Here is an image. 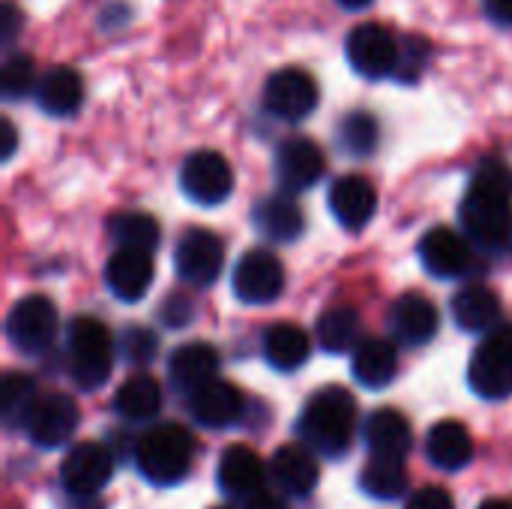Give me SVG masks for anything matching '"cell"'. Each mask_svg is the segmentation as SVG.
<instances>
[{
	"label": "cell",
	"mask_w": 512,
	"mask_h": 509,
	"mask_svg": "<svg viewBox=\"0 0 512 509\" xmlns=\"http://www.w3.org/2000/svg\"><path fill=\"white\" fill-rule=\"evenodd\" d=\"M285 288V267L267 249L246 252L234 267V294L249 306L273 303Z\"/></svg>",
	"instance_id": "13"
},
{
	"label": "cell",
	"mask_w": 512,
	"mask_h": 509,
	"mask_svg": "<svg viewBox=\"0 0 512 509\" xmlns=\"http://www.w3.org/2000/svg\"><path fill=\"white\" fill-rule=\"evenodd\" d=\"M219 509H225V507H219Z\"/></svg>",
	"instance_id": "46"
},
{
	"label": "cell",
	"mask_w": 512,
	"mask_h": 509,
	"mask_svg": "<svg viewBox=\"0 0 512 509\" xmlns=\"http://www.w3.org/2000/svg\"><path fill=\"white\" fill-rule=\"evenodd\" d=\"M156 348H159L156 336H153L150 330H144V327H129V330L120 336V351H123V357H126L132 366L150 363V360L156 357Z\"/></svg>",
	"instance_id": "37"
},
{
	"label": "cell",
	"mask_w": 512,
	"mask_h": 509,
	"mask_svg": "<svg viewBox=\"0 0 512 509\" xmlns=\"http://www.w3.org/2000/svg\"><path fill=\"white\" fill-rule=\"evenodd\" d=\"M267 471L264 462L255 450L243 447V444H231L222 459H219V489L228 498L237 501H249L252 495H258L264 489Z\"/></svg>",
	"instance_id": "19"
},
{
	"label": "cell",
	"mask_w": 512,
	"mask_h": 509,
	"mask_svg": "<svg viewBox=\"0 0 512 509\" xmlns=\"http://www.w3.org/2000/svg\"><path fill=\"white\" fill-rule=\"evenodd\" d=\"M339 3H342L345 9H366L372 0H339Z\"/></svg>",
	"instance_id": "44"
},
{
	"label": "cell",
	"mask_w": 512,
	"mask_h": 509,
	"mask_svg": "<svg viewBox=\"0 0 512 509\" xmlns=\"http://www.w3.org/2000/svg\"><path fill=\"white\" fill-rule=\"evenodd\" d=\"M339 147L348 153V156H369L375 153L378 147V138H381V129H378V120L366 111H354L348 114L342 123H339Z\"/></svg>",
	"instance_id": "35"
},
{
	"label": "cell",
	"mask_w": 512,
	"mask_h": 509,
	"mask_svg": "<svg viewBox=\"0 0 512 509\" xmlns=\"http://www.w3.org/2000/svg\"><path fill=\"white\" fill-rule=\"evenodd\" d=\"M192 435L177 423L153 426L135 447V462L153 486H177L192 468Z\"/></svg>",
	"instance_id": "4"
},
{
	"label": "cell",
	"mask_w": 512,
	"mask_h": 509,
	"mask_svg": "<svg viewBox=\"0 0 512 509\" xmlns=\"http://www.w3.org/2000/svg\"><path fill=\"white\" fill-rule=\"evenodd\" d=\"M36 87V66L33 57H27L24 51H9L3 69H0V90L3 99H24L30 90Z\"/></svg>",
	"instance_id": "36"
},
{
	"label": "cell",
	"mask_w": 512,
	"mask_h": 509,
	"mask_svg": "<svg viewBox=\"0 0 512 509\" xmlns=\"http://www.w3.org/2000/svg\"><path fill=\"white\" fill-rule=\"evenodd\" d=\"M375 210H378V192L366 177L345 174L330 186V213L348 231L366 228L369 219L375 216Z\"/></svg>",
	"instance_id": "16"
},
{
	"label": "cell",
	"mask_w": 512,
	"mask_h": 509,
	"mask_svg": "<svg viewBox=\"0 0 512 509\" xmlns=\"http://www.w3.org/2000/svg\"><path fill=\"white\" fill-rule=\"evenodd\" d=\"M429 462L441 471H462L474 459V438L471 432L456 420H441L432 426L426 438Z\"/></svg>",
	"instance_id": "27"
},
{
	"label": "cell",
	"mask_w": 512,
	"mask_h": 509,
	"mask_svg": "<svg viewBox=\"0 0 512 509\" xmlns=\"http://www.w3.org/2000/svg\"><path fill=\"white\" fill-rule=\"evenodd\" d=\"M360 489L372 501H396L408 492V471L399 459L372 456L360 474Z\"/></svg>",
	"instance_id": "31"
},
{
	"label": "cell",
	"mask_w": 512,
	"mask_h": 509,
	"mask_svg": "<svg viewBox=\"0 0 512 509\" xmlns=\"http://www.w3.org/2000/svg\"><path fill=\"white\" fill-rule=\"evenodd\" d=\"M363 438H366L369 453L381 456V459L405 462L411 447H414L411 423L399 411H393V408H381V411L369 414V420L363 426Z\"/></svg>",
	"instance_id": "22"
},
{
	"label": "cell",
	"mask_w": 512,
	"mask_h": 509,
	"mask_svg": "<svg viewBox=\"0 0 512 509\" xmlns=\"http://www.w3.org/2000/svg\"><path fill=\"white\" fill-rule=\"evenodd\" d=\"M111 477H114V456L108 447H102L96 441L75 444L60 465L63 492L78 501L96 498L108 486Z\"/></svg>",
	"instance_id": "6"
},
{
	"label": "cell",
	"mask_w": 512,
	"mask_h": 509,
	"mask_svg": "<svg viewBox=\"0 0 512 509\" xmlns=\"http://www.w3.org/2000/svg\"><path fill=\"white\" fill-rule=\"evenodd\" d=\"M312 354V339L297 324H273L264 333V357L279 372H297Z\"/></svg>",
	"instance_id": "29"
},
{
	"label": "cell",
	"mask_w": 512,
	"mask_h": 509,
	"mask_svg": "<svg viewBox=\"0 0 512 509\" xmlns=\"http://www.w3.org/2000/svg\"><path fill=\"white\" fill-rule=\"evenodd\" d=\"M0 132H3V159H9L12 153H15V147H18V135H15V126L9 123V120H0Z\"/></svg>",
	"instance_id": "43"
},
{
	"label": "cell",
	"mask_w": 512,
	"mask_h": 509,
	"mask_svg": "<svg viewBox=\"0 0 512 509\" xmlns=\"http://www.w3.org/2000/svg\"><path fill=\"white\" fill-rule=\"evenodd\" d=\"M180 186L195 204H222L234 189V171L228 159L216 150H195L180 168Z\"/></svg>",
	"instance_id": "10"
},
{
	"label": "cell",
	"mask_w": 512,
	"mask_h": 509,
	"mask_svg": "<svg viewBox=\"0 0 512 509\" xmlns=\"http://www.w3.org/2000/svg\"><path fill=\"white\" fill-rule=\"evenodd\" d=\"M216 372H219V354L207 342L180 345L168 360V378L186 396H192L195 390L210 384L216 378Z\"/></svg>",
	"instance_id": "24"
},
{
	"label": "cell",
	"mask_w": 512,
	"mask_h": 509,
	"mask_svg": "<svg viewBox=\"0 0 512 509\" xmlns=\"http://www.w3.org/2000/svg\"><path fill=\"white\" fill-rule=\"evenodd\" d=\"M6 336L21 354H42L57 336V309L48 297L30 294L18 300L6 318Z\"/></svg>",
	"instance_id": "7"
},
{
	"label": "cell",
	"mask_w": 512,
	"mask_h": 509,
	"mask_svg": "<svg viewBox=\"0 0 512 509\" xmlns=\"http://www.w3.org/2000/svg\"><path fill=\"white\" fill-rule=\"evenodd\" d=\"M390 330L402 345H426L438 333V309L423 294H402L390 309Z\"/></svg>",
	"instance_id": "21"
},
{
	"label": "cell",
	"mask_w": 512,
	"mask_h": 509,
	"mask_svg": "<svg viewBox=\"0 0 512 509\" xmlns=\"http://www.w3.org/2000/svg\"><path fill=\"white\" fill-rule=\"evenodd\" d=\"M327 159L312 138H288L276 150V177L285 192L312 189L324 177Z\"/></svg>",
	"instance_id": "14"
},
{
	"label": "cell",
	"mask_w": 512,
	"mask_h": 509,
	"mask_svg": "<svg viewBox=\"0 0 512 509\" xmlns=\"http://www.w3.org/2000/svg\"><path fill=\"white\" fill-rule=\"evenodd\" d=\"M468 384L480 399L498 402L512 393V324H498L486 333L468 366Z\"/></svg>",
	"instance_id": "5"
},
{
	"label": "cell",
	"mask_w": 512,
	"mask_h": 509,
	"mask_svg": "<svg viewBox=\"0 0 512 509\" xmlns=\"http://www.w3.org/2000/svg\"><path fill=\"white\" fill-rule=\"evenodd\" d=\"M297 432L306 441V447H312L321 456H345L354 432H357V402L348 390L342 387H324L318 390L300 420H297Z\"/></svg>",
	"instance_id": "2"
},
{
	"label": "cell",
	"mask_w": 512,
	"mask_h": 509,
	"mask_svg": "<svg viewBox=\"0 0 512 509\" xmlns=\"http://www.w3.org/2000/svg\"><path fill=\"white\" fill-rule=\"evenodd\" d=\"M153 252L141 249H117L105 264V285L117 300L135 303L153 285Z\"/></svg>",
	"instance_id": "17"
},
{
	"label": "cell",
	"mask_w": 512,
	"mask_h": 509,
	"mask_svg": "<svg viewBox=\"0 0 512 509\" xmlns=\"http://www.w3.org/2000/svg\"><path fill=\"white\" fill-rule=\"evenodd\" d=\"M348 63L363 78H387L399 69L402 48L384 24H360L345 42Z\"/></svg>",
	"instance_id": "9"
},
{
	"label": "cell",
	"mask_w": 512,
	"mask_h": 509,
	"mask_svg": "<svg viewBox=\"0 0 512 509\" xmlns=\"http://www.w3.org/2000/svg\"><path fill=\"white\" fill-rule=\"evenodd\" d=\"M351 372H354L357 384L366 390H384L387 384H393V378L399 372V354H396L393 342H387V339L360 342L354 348Z\"/></svg>",
	"instance_id": "26"
},
{
	"label": "cell",
	"mask_w": 512,
	"mask_h": 509,
	"mask_svg": "<svg viewBox=\"0 0 512 509\" xmlns=\"http://www.w3.org/2000/svg\"><path fill=\"white\" fill-rule=\"evenodd\" d=\"M84 99V81L69 66L48 69L36 84V102L51 117H72L81 108Z\"/></svg>",
	"instance_id": "25"
},
{
	"label": "cell",
	"mask_w": 512,
	"mask_h": 509,
	"mask_svg": "<svg viewBox=\"0 0 512 509\" xmlns=\"http://www.w3.org/2000/svg\"><path fill=\"white\" fill-rule=\"evenodd\" d=\"M162 318H165V324H171V327H183L189 318H192V303L186 300V297H171L165 306H162Z\"/></svg>",
	"instance_id": "39"
},
{
	"label": "cell",
	"mask_w": 512,
	"mask_h": 509,
	"mask_svg": "<svg viewBox=\"0 0 512 509\" xmlns=\"http://www.w3.org/2000/svg\"><path fill=\"white\" fill-rule=\"evenodd\" d=\"M483 9L495 24H501V27L512 24V0H483Z\"/></svg>",
	"instance_id": "41"
},
{
	"label": "cell",
	"mask_w": 512,
	"mask_h": 509,
	"mask_svg": "<svg viewBox=\"0 0 512 509\" xmlns=\"http://www.w3.org/2000/svg\"><path fill=\"white\" fill-rule=\"evenodd\" d=\"M315 333H318V345L327 354H345V351L357 348V339H360V315L351 306L327 309L318 318V330Z\"/></svg>",
	"instance_id": "32"
},
{
	"label": "cell",
	"mask_w": 512,
	"mask_h": 509,
	"mask_svg": "<svg viewBox=\"0 0 512 509\" xmlns=\"http://www.w3.org/2000/svg\"><path fill=\"white\" fill-rule=\"evenodd\" d=\"M189 414L204 429H228L243 414V396L234 384L213 378L189 396Z\"/></svg>",
	"instance_id": "18"
},
{
	"label": "cell",
	"mask_w": 512,
	"mask_h": 509,
	"mask_svg": "<svg viewBox=\"0 0 512 509\" xmlns=\"http://www.w3.org/2000/svg\"><path fill=\"white\" fill-rule=\"evenodd\" d=\"M18 27H21V12L15 9V3H3L0 9V36H3V45H12V39L18 36Z\"/></svg>",
	"instance_id": "40"
},
{
	"label": "cell",
	"mask_w": 512,
	"mask_h": 509,
	"mask_svg": "<svg viewBox=\"0 0 512 509\" xmlns=\"http://www.w3.org/2000/svg\"><path fill=\"white\" fill-rule=\"evenodd\" d=\"M405 509H456V504H453V498L447 495V489H441V486H426V489H420L417 495H411V501H408V507Z\"/></svg>",
	"instance_id": "38"
},
{
	"label": "cell",
	"mask_w": 512,
	"mask_h": 509,
	"mask_svg": "<svg viewBox=\"0 0 512 509\" xmlns=\"http://www.w3.org/2000/svg\"><path fill=\"white\" fill-rule=\"evenodd\" d=\"M69 378L78 390H99L114 369V339L108 327L90 315H78L66 330Z\"/></svg>",
	"instance_id": "3"
},
{
	"label": "cell",
	"mask_w": 512,
	"mask_h": 509,
	"mask_svg": "<svg viewBox=\"0 0 512 509\" xmlns=\"http://www.w3.org/2000/svg\"><path fill=\"white\" fill-rule=\"evenodd\" d=\"M264 108L288 123L309 117L318 108V84L309 72L288 66L267 78L264 84Z\"/></svg>",
	"instance_id": "11"
},
{
	"label": "cell",
	"mask_w": 512,
	"mask_h": 509,
	"mask_svg": "<svg viewBox=\"0 0 512 509\" xmlns=\"http://www.w3.org/2000/svg\"><path fill=\"white\" fill-rule=\"evenodd\" d=\"M252 222H255L258 234L273 243H294L306 228V216H303L300 204L291 198V192L261 198L252 210Z\"/></svg>",
	"instance_id": "23"
},
{
	"label": "cell",
	"mask_w": 512,
	"mask_h": 509,
	"mask_svg": "<svg viewBox=\"0 0 512 509\" xmlns=\"http://www.w3.org/2000/svg\"><path fill=\"white\" fill-rule=\"evenodd\" d=\"M450 312H453V321L465 333H489L492 327L501 324V300L486 285H468V288H462L453 297Z\"/></svg>",
	"instance_id": "28"
},
{
	"label": "cell",
	"mask_w": 512,
	"mask_h": 509,
	"mask_svg": "<svg viewBox=\"0 0 512 509\" xmlns=\"http://www.w3.org/2000/svg\"><path fill=\"white\" fill-rule=\"evenodd\" d=\"M78 420H81V411L72 396L48 393L33 402V408L24 420V432L39 450H57L72 441Z\"/></svg>",
	"instance_id": "8"
},
{
	"label": "cell",
	"mask_w": 512,
	"mask_h": 509,
	"mask_svg": "<svg viewBox=\"0 0 512 509\" xmlns=\"http://www.w3.org/2000/svg\"><path fill=\"white\" fill-rule=\"evenodd\" d=\"M315 450L285 444L270 459V477L288 498H306L318 486V462L312 456Z\"/></svg>",
	"instance_id": "20"
},
{
	"label": "cell",
	"mask_w": 512,
	"mask_h": 509,
	"mask_svg": "<svg viewBox=\"0 0 512 509\" xmlns=\"http://www.w3.org/2000/svg\"><path fill=\"white\" fill-rule=\"evenodd\" d=\"M36 399H39V393H36V381L30 375H21V372L3 375V381H0V417L9 429L24 426Z\"/></svg>",
	"instance_id": "34"
},
{
	"label": "cell",
	"mask_w": 512,
	"mask_h": 509,
	"mask_svg": "<svg viewBox=\"0 0 512 509\" xmlns=\"http://www.w3.org/2000/svg\"><path fill=\"white\" fill-rule=\"evenodd\" d=\"M420 261L438 279H459L471 270V243L453 228H432L420 240Z\"/></svg>",
	"instance_id": "15"
},
{
	"label": "cell",
	"mask_w": 512,
	"mask_h": 509,
	"mask_svg": "<svg viewBox=\"0 0 512 509\" xmlns=\"http://www.w3.org/2000/svg\"><path fill=\"white\" fill-rule=\"evenodd\" d=\"M462 225L480 246L504 249L512 240V171L501 162H483L459 207Z\"/></svg>",
	"instance_id": "1"
},
{
	"label": "cell",
	"mask_w": 512,
	"mask_h": 509,
	"mask_svg": "<svg viewBox=\"0 0 512 509\" xmlns=\"http://www.w3.org/2000/svg\"><path fill=\"white\" fill-rule=\"evenodd\" d=\"M225 264V246L213 231L192 228L180 237L174 249V267L177 276L192 288H210Z\"/></svg>",
	"instance_id": "12"
},
{
	"label": "cell",
	"mask_w": 512,
	"mask_h": 509,
	"mask_svg": "<svg viewBox=\"0 0 512 509\" xmlns=\"http://www.w3.org/2000/svg\"><path fill=\"white\" fill-rule=\"evenodd\" d=\"M111 240L117 243V249H141V252H153L159 246V222L147 213H120L111 219L108 225Z\"/></svg>",
	"instance_id": "33"
},
{
	"label": "cell",
	"mask_w": 512,
	"mask_h": 509,
	"mask_svg": "<svg viewBox=\"0 0 512 509\" xmlns=\"http://www.w3.org/2000/svg\"><path fill=\"white\" fill-rule=\"evenodd\" d=\"M246 509H288L285 501H279L276 495H267V492H258L246 501Z\"/></svg>",
	"instance_id": "42"
},
{
	"label": "cell",
	"mask_w": 512,
	"mask_h": 509,
	"mask_svg": "<svg viewBox=\"0 0 512 509\" xmlns=\"http://www.w3.org/2000/svg\"><path fill=\"white\" fill-rule=\"evenodd\" d=\"M480 509H512L510 501H486V504H480Z\"/></svg>",
	"instance_id": "45"
},
{
	"label": "cell",
	"mask_w": 512,
	"mask_h": 509,
	"mask_svg": "<svg viewBox=\"0 0 512 509\" xmlns=\"http://www.w3.org/2000/svg\"><path fill=\"white\" fill-rule=\"evenodd\" d=\"M114 408L123 420L132 423L153 420L162 408V387L150 375H132L120 384L114 396Z\"/></svg>",
	"instance_id": "30"
}]
</instances>
